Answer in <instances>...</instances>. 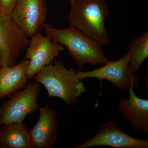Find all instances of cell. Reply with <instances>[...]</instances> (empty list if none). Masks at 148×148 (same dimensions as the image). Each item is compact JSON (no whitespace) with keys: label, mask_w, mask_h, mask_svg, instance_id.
Segmentation results:
<instances>
[{"label":"cell","mask_w":148,"mask_h":148,"mask_svg":"<svg viewBox=\"0 0 148 148\" xmlns=\"http://www.w3.org/2000/svg\"><path fill=\"white\" fill-rule=\"evenodd\" d=\"M68 16L70 26L75 28L103 47L111 42L106 26L109 13L107 0H69Z\"/></svg>","instance_id":"cell-1"},{"label":"cell","mask_w":148,"mask_h":148,"mask_svg":"<svg viewBox=\"0 0 148 148\" xmlns=\"http://www.w3.org/2000/svg\"><path fill=\"white\" fill-rule=\"evenodd\" d=\"M43 27L47 36L67 48L77 64L78 71H82L86 64L102 66L108 61L103 47L75 28L69 26L66 29H56L46 24Z\"/></svg>","instance_id":"cell-2"},{"label":"cell","mask_w":148,"mask_h":148,"mask_svg":"<svg viewBox=\"0 0 148 148\" xmlns=\"http://www.w3.org/2000/svg\"><path fill=\"white\" fill-rule=\"evenodd\" d=\"M33 78L45 86L49 97L60 98L68 106L76 103L86 90L78 77V70L66 69L61 59L46 66Z\"/></svg>","instance_id":"cell-3"},{"label":"cell","mask_w":148,"mask_h":148,"mask_svg":"<svg viewBox=\"0 0 148 148\" xmlns=\"http://www.w3.org/2000/svg\"><path fill=\"white\" fill-rule=\"evenodd\" d=\"M40 87L35 81L27 84L24 89L14 93L0 107V126L22 122L26 117L38 108L37 98Z\"/></svg>","instance_id":"cell-4"},{"label":"cell","mask_w":148,"mask_h":148,"mask_svg":"<svg viewBox=\"0 0 148 148\" xmlns=\"http://www.w3.org/2000/svg\"><path fill=\"white\" fill-rule=\"evenodd\" d=\"M130 53L126 54L116 61H108L103 66L92 71H78V75L82 80L88 78L98 79L100 82L103 79L112 82L119 90L138 87L140 79L136 74H132L128 67Z\"/></svg>","instance_id":"cell-5"},{"label":"cell","mask_w":148,"mask_h":148,"mask_svg":"<svg viewBox=\"0 0 148 148\" xmlns=\"http://www.w3.org/2000/svg\"><path fill=\"white\" fill-rule=\"evenodd\" d=\"M27 38L10 15L0 11V63L2 67L16 65L18 56L29 45Z\"/></svg>","instance_id":"cell-6"},{"label":"cell","mask_w":148,"mask_h":148,"mask_svg":"<svg viewBox=\"0 0 148 148\" xmlns=\"http://www.w3.org/2000/svg\"><path fill=\"white\" fill-rule=\"evenodd\" d=\"M64 49L62 45L54 42L47 36H43L40 32L32 36L24 59L29 61L28 79L33 78L45 67L53 62Z\"/></svg>","instance_id":"cell-7"},{"label":"cell","mask_w":148,"mask_h":148,"mask_svg":"<svg viewBox=\"0 0 148 148\" xmlns=\"http://www.w3.org/2000/svg\"><path fill=\"white\" fill-rule=\"evenodd\" d=\"M48 12L45 0H17L10 16L24 34L31 38L44 27Z\"/></svg>","instance_id":"cell-8"},{"label":"cell","mask_w":148,"mask_h":148,"mask_svg":"<svg viewBox=\"0 0 148 148\" xmlns=\"http://www.w3.org/2000/svg\"><path fill=\"white\" fill-rule=\"evenodd\" d=\"M107 146L114 148H148V140L130 136L123 131L114 120L100 124L95 135L74 148Z\"/></svg>","instance_id":"cell-9"},{"label":"cell","mask_w":148,"mask_h":148,"mask_svg":"<svg viewBox=\"0 0 148 148\" xmlns=\"http://www.w3.org/2000/svg\"><path fill=\"white\" fill-rule=\"evenodd\" d=\"M40 116L29 131L31 148H51L57 140L58 127L56 111L49 105L38 107Z\"/></svg>","instance_id":"cell-10"},{"label":"cell","mask_w":148,"mask_h":148,"mask_svg":"<svg viewBox=\"0 0 148 148\" xmlns=\"http://www.w3.org/2000/svg\"><path fill=\"white\" fill-rule=\"evenodd\" d=\"M128 99L122 98L118 108L133 130L148 134V100L138 97L133 88L128 89Z\"/></svg>","instance_id":"cell-11"},{"label":"cell","mask_w":148,"mask_h":148,"mask_svg":"<svg viewBox=\"0 0 148 148\" xmlns=\"http://www.w3.org/2000/svg\"><path fill=\"white\" fill-rule=\"evenodd\" d=\"M29 61L24 60L14 66L0 69V98L11 96L26 87L29 80L27 70Z\"/></svg>","instance_id":"cell-12"},{"label":"cell","mask_w":148,"mask_h":148,"mask_svg":"<svg viewBox=\"0 0 148 148\" xmlns=\"http://www.w3.org/2000/svg\"><path fill=\"white\" fill-rule=\"evenodd\" d=\"M0 148H31L27 125L22 122L2 125L0 128Z\"/></svg>","instance_id":"cell-13"},{"label":"cell","mask_w":148,"mask_h":148,"mask_svg":"<svg viewBox=\"0 0 148 148\" xmlns=\"http://www.w3.org/2000/svg\"><path fill=\"white\" fill-rule=\"evenodd\" d=\"M126 49L130 53L128 67L132 74H136L148 57V32L144 31L140 36L135 37Z\"/></svg>","instance_id":"cell-14"},{"label":"cell","mask_w":148,"mask_h":148,"mask_svg":"<svg viewBox=\"0 0 148 148\" xmlns=\"http://www.w3.org/2000/svg\"><path fill=\"white\" fill-rule=\"evenodd\" d=\"M17 0H0V11L4 14L10 15Z\"/></svg>","instance_id":"cell-15"},{"label":"cell","mask_w":148,"mask_h":148,"mask_svg":"<svg viewBox=\"0 0 148 148\" xmlns=\"http://www.w3.org/2000/svg\"><path fill=\"white\" fill-rule=\"evenodd\" d=\"M2 67V66L1 65V63H0V69H1V68Z\"/></svg>","instance_id":"cell-16"},{"label":"cell","mask_w":148,"mask_h":148,"mask_svg":"<svg viewBox=\"0 0 148 148\" xmlns=\"http://www.w3.org/2000/svg\"><path fill=\"white\" fill-rule=\"evenodd\" d=\"M0 99H1V98H0Z\"/></svg>","instance_id":"cell-17"}]
</instances>
